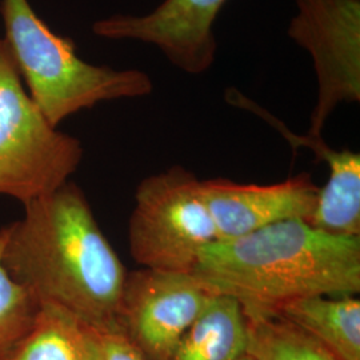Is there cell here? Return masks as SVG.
I'll return each mask as SVG.
<instances>
[{
	"mask_svg": "<svg viewBox=\"0 0 360 360\" xmlns=\"http://www.w3.org/2000/svg\"><path fill=\"white\" fill-rule=\"evenodd\" d=\"M0 229V262L39 304H55L98 330H117L127 270L77 184L25 205Z\"/></svg>",
	"mask_w": 360,
	"mask_h": 360,
	"instance_id": "obj_1",
	"label": "cell"
},
{
	"mask_svg": "<svg viewBox=\"0 0 360 360\" xmlns=\"http://www.w3.org/2000/svg\"><path fill=\"white\" fill-rule=\"evenodd\" d=\"M193 274L218 294L235 297L247 318H271L285 303L360 291V236L321 231L292 219L200 254Z\"/></svg>",
	"mask_w": 360,
	"mask_h": 360,
	"instance_id": "obj_2",
	"label": "cell"
},
{
	"mask_svg": "<svg viewBox=\"0 0 360 360\" xmlns=\"http://www.w3.org/2000/svg\"><path fill=\"white\" fill-rule=\"evenodd\" d=\"M6 38L31 99L58 127L68 116L102 102L148 96L153 79L141 70H114L79 58L71 39L56 35L28 0H1Z\"/></svg>",
	"mask_w": 360,
	"mask_h": 360,
	"instance_id": "obj_3",
	"label": "cell"
},
{
	"mask_svg": "<svg viewBox=\"0 0 360 360\" xmlns=\"http://www.w3.org/2000/svg\"><path fill=\"white\" fill-rule=\"evenodd\" d=\"M82 158L79 139L53 127L27 94L0 39V195L25 206L65 186Z\"/></svg>",
	"mask_w": 360,
	"mask_h": 360,
	"instance_id": "obj_4",
	"label": "cell"
},
{
	"mask_svg": "<svg viewBox=\"0 0 360 360\" xmlns=\"http://www.w3.org/2000/svg\"><path fill=\"white\" fill-rule=\"evenodd\" d=\"M218 233L202 180L180 166L143 179L129 221L132 259L150 270L193 272Z\"/></svg>",
	"mask_w": 360,
	"mask_h": 360,
	"instance_id": "obj_5",
	"label": "cell"
},
{
	"mask_svg": "<svg viewBox=\"0 0 360 360\" xmlns=\"http://www.w3.org/2000/svg\"><path fill=\"white\" fill-rule=\"evenodd\" d=\"M287 35L309 52L318 82L307 135L319 138L343 103L360 101V0H294Z\"/></svg>",
	"mask_w": 360,
	"mask_h": 360,
	"instance_id": "obj_6",
	"label": "cell"
},
{
	"mask_svg": "<svg viewBox=\"0 0 360 360\" xmlns=\"http://www.w3.org/2000/svg\"><path fill=\"white\" fill-rule=\"evenodd\" d=\"M218 294L193 272H127L117 330L148 360H169L207 302Z\"/></svg>",
	"mask_w": 360,
	"mask_h": 360,
	"instance_id": "obj_7",
	"label": "cell"
},
{
	"mask_svg": "<svg viewBox=\"0 0 360 360\" xmlns=\"http://www.w3.org/2000/svg\"><path fill=\"white\" fill-rule=\"evenodd\" d=\"M227 0H163L144 15H114L96 20L92 32L110 40H132L156 47L169 65L202 75L217 59L214 26Z\"/></svg>",
	"mask_w": 360,
	"mask_h": 360,
	"instance_id": "obj_8",
	"label": "cell"
},
{
	"mask_svg": "<svg viewBox=\"0 0 360 360\" xmlns=\"http://www.w3.org/2000/svg\"><path fill=\"white\" fill-rule=\"evenodd\" d=\"M202 188L218 240L240 238L285 220L307 221L319 191L309 174L275 184L202 180Z\"/></svg>",
	"mask_w": 360,
	"mask_h": 360,
	"instance_id": "obj_9",
	"label": "cell"
},
{
	"mask_svg": "<svg viewBox=\"0 0 360 360\" xmlns=\"http://www.w3.org/2000/svg\"><path fill=\"white\" fill-rule=\"evenodd\" d=\"M0 360H103L101 331L55 304H40L32 326Z\"/></svg>",
	"mask_w": 360,
	"mask_h": 360,
	"instance_id": "obj_10",
	"label": "cell"
},
{
	"mask_svg": "<svg viewBox=\"0 0 360 360\" xmlns=\"http://www.w3.org/2000/svg\"><path fill=\"white\" fill-rule=\"evenodd\" d=\"M271 318L303 330L339 360H360V300L355 295L297 299L279 307Z\"/></svg>",
	"mask_w": 360,
	"mask_h": 360,
	"instance_id": "obj_11",
	"label": "cell"
},
{
	"mask_svg": "<svg viewBox=\"0 0 360 360\" xmlns=\"http://www.w3.org/2000/svg\"><path fill=\"white\" fill-rule=\"evenodd\" d=\"M247 351V318L230 295L215 294L181 338L169 360H239Z\"/></svg>",
	"mask_w": 360,
	"mask_h": 360,
	"instance_id": "obj_12",
	"label": "cell"
},
{
	"mask_svg": "<svg viewBox=\"0 0 360 360\" xmlns=\"http://www.w3.org/2000/svg\"><path fill=\"white\" fill-rule=\"evenodd\" d=\"M324 163L330 175L307 223L333 235L360 236V154L334 148Z\"/></svg>",
	"mask_w": 360,
	"mask_h": 360,
	"instance_id": "obj_13",
	"label": "cell"
},
{
	"mask_svg": "<svg viewBox=\"0 0 360 360\" xmlns=\"http://www.w3.org/2000/svg\"><path fill=\"white\" fill-rule=\"evenodd\" d=\"M245 354L255 360H339L311 335L278 318H247Z\"/></svg>",
	"mask_w": 360,
	"mask_h": 360,
	"instance_id": "obj_14",
	"label": "cell"
},
{
	"mask_svg": "<svg viewBox=\"0 0 360 360\" xmlns=\"http://www.w3.org/2000/svg\"><path fill=\"white\" fill-rule=\"evenodd\" d=\"M39 307L35 297L13 282L0 262V359L30 330Z\"/></svg>",
	"mask_w": 360,
	"mask_h": 360,
	"instance_id": "obj_15",
	"label": "cell"
},
{
	"mask_svg": "<svg viewBox=\"0 0 360 360\" xmlns=\"http://www.w3.org/2000/svg\"><path fill=\"white\" fill-rule=\"evenodd\" d=\"M103 360H148L119 330H99Z\"/></svg>",
	"mask_w": 360,
	"mask_h": 360,
	"instance_id": "obj_16",
	"label": "cell"
},
{
	"mask_svg": "<svg viewBox=\"0 0 360 360\" xmlns=\"http://www.w3.org/2000/svg\"><path fill=\"white\" fill-rule=\"evenodd\" d=\"M239 360H255V359H252V358H251V356H250V355H247V354H245V356H242V358H240V359Z\"/></svg>",
	"mask_w": 360,
	"mask_h": 360,
	"instance_id": "obj_17",
	"label": "cell"
}]
</instances>
